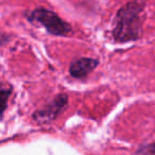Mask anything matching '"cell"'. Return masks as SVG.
<instances>
[{
	"mask_svg": "<svg viewBox=\"0 0 155 155\" xmlns=\"http://www.w3.org/2000/svg\"><path fill=\"white\" fill-rule=\"evenodd\" d=\"M144 5L142 0H132L118 10L113 28L115 41L127 43L139 38L144 20Z\"/></svg>",
	"mask_w": 155,
	"mask_h": 155,
	"instance_id": "6da1fadb",
	"label": "cell"
},
{
	"mask_svg": "<svg viewBox=\"0 0 155 155\" xmlns=\"http://www.w3.org/2000/svg\"><path fill=\"white\" fill-rule=\"evenodd\" d=\"M28 19L31 22L41 24L50 34L63 36L71 32L70 25L61 19L54 12L46 10L44 8L33 10L28 15Z\"/></svg>",
	"mask_w": 155,
	"mask_h": 155,
	"instance_id": "7a4b0ae2",
	"label": "cell"
},
{
	"mask_svg": "<svg viewBox=\"0 0 155 155\" xmlns=\"http://www.w3.org/2000/svg\"><path fill=\"white\" fill-rule=\"evenodd\" d=\"M67 103H68V96L66 94L58 95L50 103H48L41 110H36L33 114V119L41 124L51 122L66 107Z\"/></svg>",
	"mask_w": 155,
	"mask_h": 155,
	"instance_id": "3957f363",
	"label": "cell"
},
{
	"mask_svg": "<svg viewBox=\"0 0 155 155\" xmlns=\"http://www.w3.org/2000/svg\"><path fill=\"white\" fill-rule=\"evenodd\" d=\"M99 64V61L91 58H81L70 65L69 73L75 79H83L88 75Z\"/></svg>",
	"mask_w": 155,
	"mask_h": 155,
	"instance_id": "277c9868",
	"label": "cell"
},
{
	"mask_svg": "<svg viewBox=\"0 0 155 155\" xmlns=\"http://www.w3.org/2000/svg\"><path fill=\"white\" fill-rule=\"evenodd\" d=\"M11 94V91L10 89H2L1 91V100L3 101V110L7 107V101H8V97Z\"/></svg>",
	"mask_w": 155,
	"mask_h": 155,
	"instance_id": "5b68a950",
	"label": "cell"
}]
</instances>
